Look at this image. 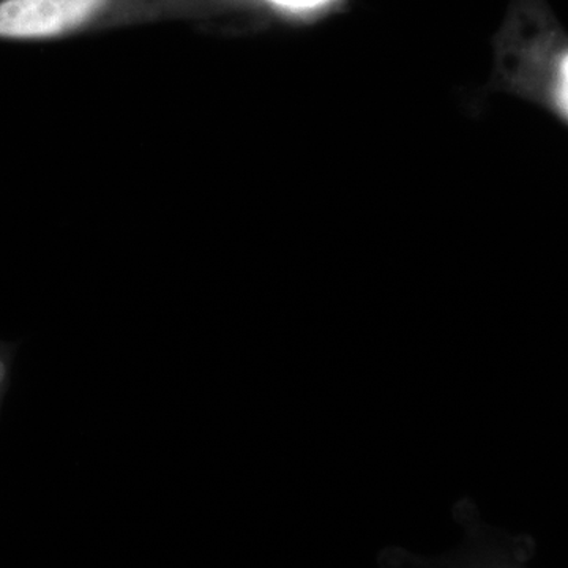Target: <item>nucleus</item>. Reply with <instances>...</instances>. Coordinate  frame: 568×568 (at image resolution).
<instances>
[{
  "label": "nucleus",
  "instance_id": "1",
  "mask_svg": "<svg viewBox=\"0 0 568 568\" xmlns=\"http://www.w3.org/2000/svg\"><path fill=\"white\" fill-rule=\"evenodd\" d=\"M108 0H3L0 37L50 39L80 28L106 6Z\"/></svg>",
  "mask_w": 568,
  "mask_h": 568
},
{
  "label": "nucleus",
  "instance_id": "2",
  "mask_svg": "<svg viewBox=\"0 0 568 568\" xmlns=\"http://www.w3.org/2000/svg\"><path fill=\"white\" fill-rule=\"evenodd\" d=\"M548 74L549 99L556 110L568 119V47L555 54Z\"/></svg>",
  "mask_w": 568,
  "mask_h": 568
},
{
  "label": "nucleus",
  "instance_id": "3",
  "mask_svg": "<svg viewBox=\"0 0 568 568\" xmlns=\"http://www.w3.org/2000/svg\"><path fill=\"white\" fill-rule=\"evenodd\" d=\"M275 9L291 14H315L331 9L338 0H267Z\"/></svg>",
  "mask_w": 568,
  "mask_h": 568
}]
</instances>
